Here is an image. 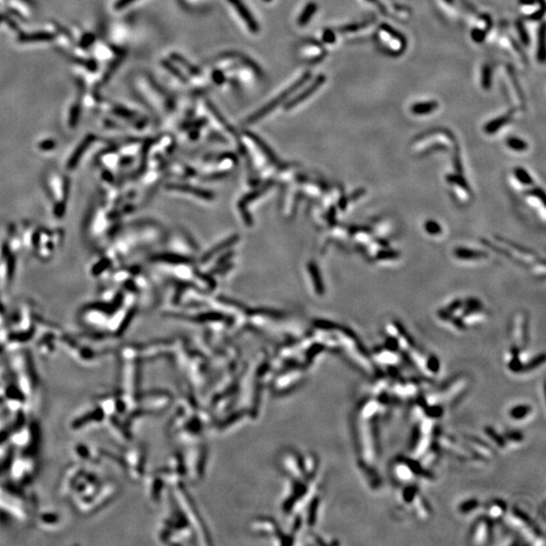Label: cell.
Here are the masks:
<instances>
[{"mask_svg": "<svg viewBox=\"0 0 546 546\" xmlns=\"http://www.w3.org/2000/svg\"><path fill=\"white\" fill-rule=\"evenodd\" d=\"M358 422V440L360 447V455L362 461L367 466H372L377 457V442L376 433L371 420H365L359 417Z\"/></svg>", "mask_w": 546, "mask_h": 546, "instance_id": "6da1fadb", "label": "cell"}, {"mask_svg": "<svg viewBox=\"0 0 546 546\" xmlns=\"http://www.w3.org/2000/svg\"><path fill=\"white\" fill-rule=\"evenodd\" d=\"M508 521L514 528L519 530L526 539L531 540L534 544L543 545L545 543L539 528L534 525L531 518L521 510L513 509L508 516Z\"/></svg>", "mask_w": 546, "mask_h": 546, "instance_id": "7a4b0ae2", "label": "cell"}, {"mask_svg": "<svg viewBox=\"0 0 546 546\" xmlns=\"http://www.w3.org/2000/svg\"><path fill=\"white\" fill-rule=\"evenodd\" d=\"M309 73H304L302 76H300V78L298 80H296L295 82H293L288 88L284 89L283 91H281L278 95H276L272 100H270L267 104H265L264 106H262L259 111H257L256 113H254L249 119H248V123H256L260 120H262L265 116H267L268 114H270L272 111H274V109L281 103H283L285 100H287L291 95L292 93H294L298 88H300L308 79H309Z\"/></svg>", "mask_w": 546, "mask_h": 546, "instance_id": "3957f363", "label": "cell"}, {"mask_svg": "<svg viewBox=\"0 0 546 546\" xmlns=\"http://www.w3.org/2000/svg\"><path fill=\"white\" fill-rule=\"evenodd\" d=\"M469 385L470 378L466 376H459L452 379L437 394L439 402L445 405L455 403L462 395H464V393L467 391Z\"/></svg>", "mask_w": 546, "mask_h": 546, "instance_id": "277c9868", "label": "cell"}, {"mask_svg": "<svg viewBox=\"0 0 546 546\" xmlns=\"http://www.w3.org/2000/svg\"><path fill=\"white\" fill-rule=\"evenodd\" d=\"M491 520L488 517L480 518L475 525L473 526V529L471 531V543L474 545H485L488 544L491 535H492V527H491Z\"/></svg>", "mask_w": 546, "mask_h": 546, "instance_id": "5b68a950", "label": "cell"}, {"mask_svg": "<svg viewBox=\"0 0 546 546\" xmlns=\"http://www.w3.org/2000/svg\"><path fill=\"white\" fill-rule=\"evenodd\" d=\"M325 81H326L325 75H319L309 86H307L303 91H301L295 97L291 98L286 103V105H285L286 111H290V109H292L293 107H295V106L299 105L300 103H302L305 99H307L309 96H311L325 83Z\"/></svg>", "mask_w": 546, "mask_h": 546, "instance_id": "8992f818", "label": "cell"}, {"mask_svg": "<svg viewBox=\"0 0 546 546\" xmlns=\"http://www.w3.org/2000/svg\"><path fill=\"white\" fill-rule=\"evenodd\" d=\"M437 440H438V443L440 445V447H442L443 449L447 450L448 452H450L451 454L455 455L457 458L459 459H467L470 458V455L467 454L466 450H464L463 447H461L451 436L449 435H445V434H438V437H437Z\"/></svg>", "mask_w": 546, "mask_h": 546, "instance_id": "52a82bcc", "label": "cell"}, {"mask_svg": "<svg viewBox=\"0 0 546 546\" xmlns=\"http://www.w3.org/2000/svg\"><path fill=\"white\" fill-rule=\"evenodd\" d=\"M228 2L233 6L237 14L240 16V18L243 20V22L248 27L249 31L253 34H256L259 32V25L248 10V8L245 6V4L242 0H228Z\"/></svg>", "mask_w": 546, "mask_h": 546, "instance_id": "ba28073f", "label": "cell"}, {"mask_svg": "<svg viewBox=\"0 0 546 546\" xmlns=\"http://www.w3.org/2000/svg\"><path fill=\"white\" fill-rule=\"evenodd\" d=\"M513 339L515 347L519 349L525 347L527 342V319L523 315H519L515 321Z\"/></svg>", "mask_w": 546, "mask_h": 546, "instance_id": "9c48e42d", "label": "cell"}, {"mask_svg": "<svg viewBox=\"0 0 546 546\" xmlns=\"http://www.w3.org/2000/svg\"><path fill=\"white\" fill-rule=\"evenodd\" d=\"M464 440H465L467 446L471 449H473L475 451V453L477 455H479L480 457L487 458V459L493 458V456L495 454L494 450L490 447V445H488L486 442L482 441L480 438H478V437L466 436V437H464Z\"/></svg>", "mask_w": 546, "mask_h": 546, "instance_id": "30bf717a", "label": "cell"}, {"mask_svg": "<svg viewBox=\"0 0 546 546\" xmlns=\"http://www.w3.org/2000/svg\"><path fill=\"white\" fill-rule=\"evenodd\" d=\"M394 472L396 477L403 483H411L416 477L411 459L399 461L396 464Z\"/></svg>", "mask_w": 546, "mask_h": 546, "instance_id": "8fae6325", "label": "cell"}, {"mask_svg": "<svg viewBox=\"0 0 546 546\" xmlns=\"http://www.w3.org/2000/svg\"><path fill=\"white\" fill-rule=\"evenodd\" d=\"M507 514V504L502 500H495L487 507V515L491 521L501 520Z\"/></svg>", "mask_w": 546, "mask_h": 546, "instance_id": "7c38bea8", "label": "cell"}, {"mask_svg": "<svg viewBox=\"0 0 546 546\" xmlns=\"http://www.w3.org/2000/svg\"><path fill=\"white\" fill-rule=\"evenodd\" d=\"M380 410V406L377 400H368L364 402L359 411V417L365 420H372L375 418Z\"/></svg>", "mask_w": 546, "mask_h": 546, "instance_id": "4fadbf2b", "label": "cell"}, {"mask_svg": "<svg viewBox=\"0 0 546 546\" xmlns=\"http://www.w3.org/2000/svg\"><path fill=\"white\" fill-rule=\"evenodd\" d=\"M432 445V436L431 435H421L415 441V447L413 449V457L415 459L420 458Z\"/></svg>", "mask_w": 546, "mask_h": 546, "instance_id": "5bb4252c", "label": "cell"}, {"mask_svg": "<svg viewBox=\"0 0 546 546\" xmlns=\"http://www.w3.org/2000/svg\"><path fill=\"white\" fill-rule=\"evenodd\" d=\"M412 507L414 508L418 517L422 520H426L431 516V509L429 507V504L420 495V493L418 494V496L415 498L414 502L412 503Z\"/></svg>", "mask_w": 546, "mask_h": 546, "instance_id": "9a60e30c", "label": "cell"}, {"mask_svg": "<svg viewBox=\"0 0 546 546\" xmlns=\"http://www.w3.org/2000/svg\"><path fill=\"white\" fill-rule=\"evenodd\" d=\"M437 107H438V103L434 100L426 101V102H417L412 105L411 112L416 116H425V115H429L435 112Z\"/></svg>", "mask_w": 546, "mask_h": 546, "instance_id": "2e32d148", "label": "cell"}, {"mask_svg": "<svg viewBox=\"0 0 546 546\" xmlns=\"http://www.w3.org/2000/svg\"><path fill=\"white\" fill-rule=\"evenodd\" d=\"M376 361L388 366H395L399 363V355L396 351L382 349L376 352Z\"/></svg>", "mask_w": 546, "mask_h": 546, "instance_id": "e0dca14e", "label": "cell"}, {"mask_svg": "<svg viewBox=\"0 0 546 546\" xmlns=\"http://www.w3.org/2000/svg\"><path fill=\"white\" fill-rule=\"evenodd\" d=\"M532 411H533V409H532V407L530 405L520 404V405L514 406L513 408H511V410L509 412V415H510V418L512 420L522 421V420L528 418L532 414Z\"/></svg>", "mask_w": 546, "mask_h": 546, "instance_id": "ac0fdd59", "label": "cell"}, {"mask_svg": "<svg viewBox=\"0 0 546 546\" xmlns=\"http://www.w3.org/2000/svg\"><path fill=\"white\" fill-rule=\"evenodd\" d=\"M454 255L455 257L462 260H477V259H483V258L488 257V254L486 252H481V251L466 249V248L455 249Z\"/></svg>", "mask_w": 546, "mask_h": 546, "instance_id": "d6986e66", "label": "cell"}, {"mask_svg": "<svg viewBox=\"0 0 546 546\" xmlns=\"http://www.w3.org/2000/svg\"><path fill=\"white\" fill-rule=\"evenodd\" d=\"M55 38L54 35L50 33H34L29 35H21L19 41L22 43H35V42H48L52 41Z\"/></svg>", "mask_w": 546, "mask_h": 546, "instance_id": "ffe728a7", "label": "cell"}, {"mask_svg": "<svg viewBox=\"0 0 546 546\" xmlns=\"http://www.w3.org/2000/svg\"><path fill=\"white\" fill-rule=\"evenodd\" d=\"M511 120V116L509 115H505V116H502V117H499L491 122H489L486 126H485V131L486 133H488L489 135H493L495 134L497 131H499L502 127H504L505 125H507Z\"/></svg>", "mask_w": 546, "mask_h": 546, "instance_id": "44dd1931", "label": "cell"}, {"mask_svg": "<svg viewBox=\"0 0 546 546\" xmlns=\"http://www.w3.org/2000/svg\"><path fill=\"white\" fill-rule=\"evenodd\" d=\"M439 450L436 449V448H429L420 458V464L422 465V467H424L425 470H427L428 467L432 466L437 460H438L439 458Z\"/></svg>", "mask_w": 546, "mask_h": 546, "instance_id": "7402d4cb", "label": "cell"}, {"mask_svg": "<svg viewBox=\"0 0 546 546\" xmlns=\"http://www.w3.org/2000/svg\"><path fill=\"white\" fill-rule=\"evenodd\" d=\"M317 10H318L317 4H315V3H308V4L305 6V8L303 9L302 13L300 14V16H299V18H298V21H297L298 25H299L300 27L306 26V25L310 22V20L313 19V17L316 15Z\"/></svg>", "mask_w": 546, "mask_h": 546, "instance_id": "603a6c76", "label": "cell"}, {"mask_svg": "<svg viewBox=\"0 0 546 546\" xmlns=\"http://www.w3.org/2000/svg\"><path fill=\"white\" fill-rule=\"evenodd\" d=\"M485 433L489 437V439H491L499 448L503 449V448L507 447V442H506L505 437L503 435L499 434V432H497L495 430V428L488 426V427L485 428Z\"/></svg>", "mask_w": 546, "mask_h": 546, "instance_id": "cb8c5ba5", "label": "cell"}, {"mask_svg": "<svg viewBox=\"0 0 546 546\" xmlns=\"http://www.w3.org/2000/svg\"><path fill=\"white\" fill-rule=\"evenodd\" d=\"M537 59L540 63L545 60V26L542 24L538 33V46H537Z\"/></svg>", "mask_w": 546, "mask_h": 546, "instance_id": "d4e9b609", "label": "cell"}, {"mask_svg": "<svg viewBox=\"0 0 546 546\" xmlns=\"http://www.w3.org/2000/svg\"><path fill=\"white\" fill-rule=\"evenodd\" d=\"M440 366H441L440 361L435 355H431V356L427 357L426 360H425V372L426 373H431V374L438 373L439 370H440Z\"/></svg>", "mask_w": 546, "mask_h": 546, "instance_id": "484cf974", "label": "cell"}, {"mask_svg": "<svg viewBox=\"0 0 546 546\" xmlns=\"http://www.w3.org/2000/svg\"><path fill=\"white\" fill-rule=\"evenodd\" d=\"M418 494H419V491H418V488L415 485L407 486L404 489V491L402 492V500L404 501L405 504L412 505V503L414 502V500L418 496Z\"/></svg>", "mask_w": 546, "mask_h": 546, "instance_id": "4316f807", "label": "cell"}, {"mask_svg": "<svg viewBox=\"0 0 546 546\" xmlns=\"http://www.w3.org/2000/svg\"><path fill=\"white\" fill-rule=\"evenodd\" d=\"M480 506V502L479 500L477 499H470V500H466V501H463L462 503H460L459 507H458V511L461 513V514H464V515H467L470 513H473L475 512Z\"/></svg>", "mask_w": 546, "mask_h": 546, "instance_id": "83f0119b", "label": "cell"}, {"mask_svg": "<svg viewBox=\"0 0 546 546\" xmlns=\"http://www.w3.org/2000/svg\"><path fill=\"white\" fill-rule=\"evenodd\" d=\"M507 145L510 149L516 152H523V151H526V149L528 148V144L524 140L519 139L517 137L509 138L507 140Z\"/></svg>", "mask_w": 546, "mask_h": 546, "instance_id": "f1b7e54d", "label": "cell"}, {"mask_svg": "<svg viewBox=\"0 0 546 546\" xmlns=\"http://www.w3.org/2000/svg\"><path fill=\"white\" fill-rule=\"evenodd\" d=\"M515 173V176L517 178V180L524 184V185H533L534 184V181L532 179V177L529 175V173L524 169V168H521V167H518L515 169L514 171Z\"/></svg>", "mask_w": 546, "mask_h": 546, "instance_id": "f546056e", "label": "cell"}, {"mask_svg": "<svg viewBox=\"0 0 546 546\" xmlns=\"http://www.w3.org/2000/svg\"><path fill=\"white\" fill-rule=\"evenodd\" d=\"M172 59H173L175 62H177V63H179L180 65H182L183 67H185L186 70L189 71L192 75H197V74L200 73V71L198 70V68H196V67L193 66L192 64L188 63L187 60H185L183 57H181V56H179V55H177V54H173V55H172Z\"/></svg>", "mask_w": 546, "mask_h": 546, "instance_id": "4dcf8cb0", "label": "cell"}, {"mask_svg": "<svg viewBox=\"0 0 546 546\" xmlns=\"http://www.w3.org/2000/svg\"><path fill=\"white\" fill-rule=\"evenodd\" d=\"M424 228H425L426 232L429 235H432V236H436V235H439V234L442 233V227L436 221H433V220H428L425 223Z\"/></svg>", "mask_w": 546, "mask_h": 546, "instance_id": "1f68e13d", "label": "cell"}, {"mask_svg": "<svg viewBox=\"0 0 546 546\" xmlns=\"http://www.w3.org/2000/svg\"><path fill=\"white\" fill-rule=\"evenodd\" d=\"M482 85L487 90L492 87V68L490 65H485L483 68Z\"/></svg>", "mask_w": 546, "mask_h": 546, "instance_id": "d6a6232c", "label": "cell"}, {"mask_svg": "<svg viewBox=\"0 0 546 546\" xmlns=\"http://www.w3.org/2000/svg\"><path fill=\"white\" fill-rule=\"evenodd\" d=\"M504 437L506 439L507 445L508 444H519L524 439L523 434L520 433V432H517V431H509V432H507L505 434Z\"/></svg>", "mask_w": 546, "mask_h": 546, "instance_id": "836d02e7", "label": "cell"}, {"mask_svg": "<svg viewBox=\"0 0 546 546\" xmlns=\"http://www.w3.org/2000/svg\"><path fill=\"white\" fill-rule=\"evenodd\" d=\"M124 57H125V54L123 53V54H121L119 57H117V58L114 60V62H113L111 65H109L107 72L104 74V80H103L104 82H106L109 78H111V76H112V75L115 73V71L119 68V66L122 64V62H123V60H124Z\"/></svg>", "mask_w": 546, "mask_h": 546, "instance_id": "e575fe53", "label": "cell"}, {"mask_svg": "<svg viewBox=\"0 0 546 546\" xmlns=\"http://www.w3.org/2000/svg\"><path fill=\"white\" fill-rule=\"evenodd\" d=\"M517 30H518V34H519V37L522 41V43L525 45V46H528L529 43H530V38H529V35H528V32L527 30L525 29L524 25L522 23H518L517 24Z\"/></svg>", "mask_w": 546, "mask_h": 546, "instance_id": "d590c367", "label": "cell"}, {"mask_svg": "<svg viewBox=\"0 0 546 546\" xmlns=\"http://www.w3.org/2000/svg\"><path fill=\"white\" fill-rule=\"evenodd\" d=\"M399 255L397 252L395 251H387V250H383V251H380L378 252V254L376 255V258L378 260H386V259H395L397 258Z\"/></svg>", "mask_w": 546, "mask_h": 546, "instance_id": "8d00e7d4", "label": "cell"}, {"mask_svg": "<svg viewBox=\"0 0 546 546\" xmlns=\"http://www.w3.org/2000/svg\"><path fill=\"white\" fill-rule=\"evenodd\" d=\"M163 66H164V67H165L166 69H168V71H169L170 73L174 74V75H175V76H176L177 78H179L180 80L186 81V79L184 78L183 74H181V72H180L179 70H174V66H173V64H171L170 62H166V61H164V62H163Z\"/></svg>", "mask_w": 546, "mask_h": 546, "instance_id": "74e56055", "label": "cell"}, {"mask_svg": "<svg viewBox=\"0 0 546 546\" xmlns=\"http://www.w3.org/2000/svg\"><path fill=\"white\" fill-rule=\"evenodd\" d=\"M461 305H462V301L459 300V299H456V300H454L453 302H451L448 306H446L445 308H443L442 310L446 311L447 314L453 315V314L455 313V310H457V309H459V308L461 307Z\"/></svg>", "mask_w": 546, "mask_h": 546, "instance_id": "f35d334b", "label": "cell"}, {"mask_svg": "<svg viewBox=\"0 0 546 546\" xmlns=\"http://www.w3.org/2000/svg\"><path fill=\"white\" fill-rule=\"evenodd\" d=\"M323 39L328 44H333L335 42V40H336V37H335V34H334L333 31L327 30V31H325V33L323 35Z\"/></svg>", "mask_w": 546, "mask_h": 546, "instance_id": "ab89813d", "label": "cell"}, {"mask_svg": "<svg viewBox=\"0 0 546 546\" xmlns=\"http://www.w3.org/2000/svg\"><path fill=\"white\" fill-rule=\"evenodd\" d=\"M135 2H137V0H118V2L116 3V5H115V9L117 11L124 10L127 7H129L130 5H132L133 3H135Z\"/></svg>", "mask_w": 546, "mask_h": 546, "instance_id": "60d3db41", "label": "cell"}, {"mask_svg": "<svg viewBox=\"0 0 546 546\" xmlns=\"http://www.w3.org/2000/svg\"><path fill=\"white\" fill-rule=\"evenodd\" d=\"M93 41H94V37H93L92 35H87L86 37L84 36L83 40L81 41V46L84 47V48H85V47L87 48L88 46H90V45L93 43Z\"/></svg>", "mask_w": 546, "mask_h": 546, "instance_id": "b9f144b4", "label": "cell"}, {"mask_svg": "<svg viewBox=\"0 0 546 546\" xmlns=\"http://www.w3.org/2000/svg\"><path fill=\"white\" fill-rule=\"evenodd\" d=\"M79 113H80V105L79 104H75L73 107H72V111H71V118L72 120H76L79 116Z\"/></svg>", "mask_w": 546, "mask_h": 546, "instance_id": "7bdbcfd3", "label": "cell"}, {"mask_svg": "<svg viewBox=\"0 0 546 546\" xmlns=\"http://www.w3.org/2000/svg\"><path fill=\"white\" fill-rule=\"evenodd\" d=\"M540 0H519L520 6H534Z\"/></svg>", "mask_w": 546, "mask_h": 546, "instance_id": "ee69618b", "label": "cell"}, {"mask_svg": "<svg viewBox=\"0 0 546 546\" xmlns=\"http://www.w3.org/2000/svg\"><path fill=\"white\" fill-rule=\"evenodd\" d=\"M367 2H370V3H373V4H376V6H377V7H378V8H380V9H382V8H381V6H380V4H379V3H378V0H367Z\"/></svg>", "mask_w": 546, "mask_h": 546, "instance_id": "f6af8a7d", "label": "cell"}, {"mask_svg": "<svg viewBox=\"0 0 546 546\" xmlns=\"http://www.w3.org/2000/svg\"><path fill=\"white\" fill-rule=\"evenodd\" d=\"M24 2H26V3L29 4V5H33V4H34L33 0H24Z\"/></svg>", "mask_w": 546, "mask_h": 546, "instance_id": "bcb514c9", "label": "cell"}, {"mask_svg": "<svg viewBox=\"0 0 546 546\" xmlns=\"http://www.w3.org/2000/svg\"><path fill=\"white\" fill-rule=\"evenodd\" d=\"M445 2L448 3V4H453V3H454V0H445Z\"/></svg>", "mask_w": 546, "mask_h": 546, "instance_id": "7dc6e473", "label": "cell"}]
</instances>
